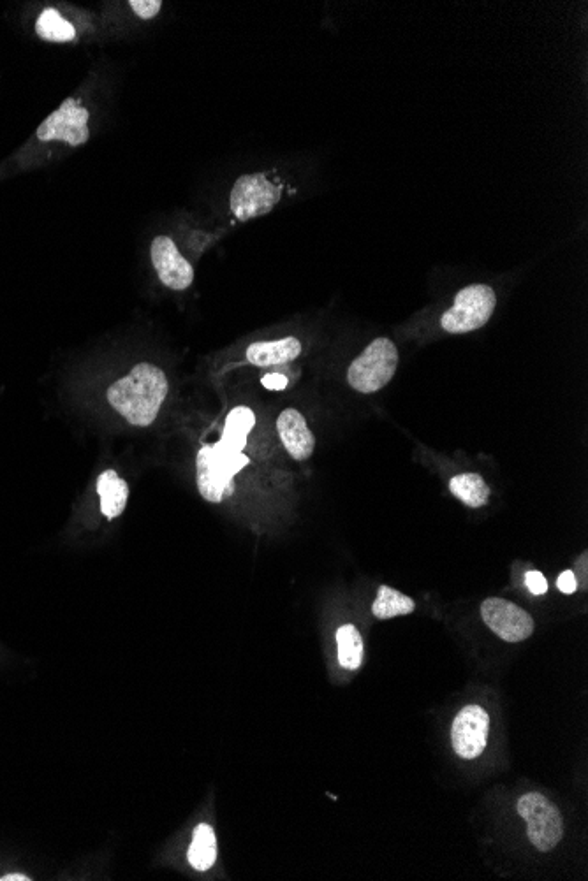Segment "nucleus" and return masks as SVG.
<instances>
[{"label":"nucleus","mask_w":588,"mask_h":881,"mask_svg":"<svg viewBox=\"0 0 588 881\" xmlns=\"http://www.w3.org/2000/svg\"><path fill=\"white\" fill-rule=\"evenodd\" d=\"M557 586H559V590L562 593L573 595L574 591L578 590V581H576V576H574L571 570H566V572L560 574Z\"/></svg>","instance_id":"obj_23"},{"label":"nucleus","mask_w":588,"mask_h":881,"mask_svg":"<svg viewBox=\"0 0 588 881\" xmlns=\"http://www.w3.org/2000/svg\"><path fill=\"white\" fill-rule=\"evenodd\" d=\"M449 489L460 502H464L471 509L483 507L490 498V488L479 474L455 475L449 481Z\"/></svg>","instance_id":"obj_16"},{"label":"nucleus","mask_w":588,"mask_h":881,"mask_svg":"<svg viewBox=\"0 0 588 881\" xmlns=\"http://www.w3.org/2000/svg\"><path fill=\"white\" fill-rule=\"evenodd\" d=\"M89 120V110L78 99H66L37 127L36 136L45 143L57 141L69 146L85 145L90 138Z\"/></svg>","instance_id":"obj_7"},{"label":"nucleus","mask_w":588,"mask_h":881,"mask_svg":"<svg viewBox=\"0 0 588 881\" xmlns=\"http://www.w3.org/2000/svg\"><path fill=\"white\" fill-rule=\"evenodd\" d=\"M36 34L50 43H69L76 37V29L57 9L48 8L36 20Z\"/></svg>","instance_id":"obj_18"},{"label":"nucleus","mask_w":588,"mask_h":881,"mask_svg":"<svg viewBox=\"0 0 588 881\" xmlns=\"http://www.w3.org/2000/svg\"><path fill=\"white\" fill-rule=\"evenodd\" d=\"M490 732V716L481 706H467L456 714L451 741L458 757L474 760L485 751Z\"/></svg>","instance_id":"obj_9"},{"label":"nucleus","mask_w":588,"mask_h":881,"mask_svg":"<svg viewBox=\"0 0 588 881\" xmlns=\"http://www.w3.org/2000/svg\"><path fill=\"white\" fill-rule=\"evenodd\" d=\"M397 368V345L390 338H375L349 366L347 382L358 393H377L390 384Z\"/></svg>","instance_id":"obj_3"},{"label":"nucleus","mask_w":588,"mask_h":881,"mask_svg":"<svg viewBox=\"0 0 588 881\" xmlns=\"http://www.w3.org/2000/svg\"><path fill=\"white\" fill-rule=\"evenodd\" d=\"M261 384H263L266 389H270V391H282V389H286L289 380H287L286 375H282V373H270V375H265V377L261 379Z\"/></svg>","instance_id":"obj_22"},{"label":"nucleus","mask_w":588,"mask_h":881,"mask_svg":"<svg viewBox=\"0 0 588 881\" xmlns=\"http://www.w3.org/2000/svg\"><path fill=\"white\" fill-rule=\"evenodd\" d=\"M525 584H527V588H529L532 595H544V593L548 591V581H546V577H544L541 572H537V570H530V572H527V576H525Z\"/></svg>","instance_id":"obj_21"},{"label":"nucleus","mask_w":588,"mask_h":881,"mask_svg":"<svg viewBox=\"0 0 588 881\" xmlns=\"http://www.w3.org/2000/svg\"><path fill=\"white\" fill-rule=\"evenodd\" d=\"M481 616L493 634L506 642L527 641L536 628L529 612L506 598H486L481 604Z\"/></svg>","instance_id":"obj_8"},{"label":"nucleus","mask_w":588,"mask_h":881,"mask_svg":"<svg viewBox=\"0 0 588 881\" xmlns=\"http://www.w3.org/2000/svg\"><path fill=\"white\" fill-rule=\"evenodd\" d=\"M129 6L141 20H152L161 13V0H131Z\"/></svg>","instance_id":"obj_20"},{"label":"nucleus","mask_w":588,"mask_h":881,"mask_svg":"<svg viewBox=\"0 0 588 881\" xmlns=\"http://www.w3.org/2000/svg\"><path fill=\"white\" fill-rule=\"evenodd\" d=\"M518 813L527 822V836L539 852H550L564 836V822L557 806L543 794L523 795Z\"/></svg>","instance_id":"obj_6"},{"label":"nucleus","mask_w":588,"mask_h":881,"mask_svg":"<svg viewBox=\"0 0 588 881\" xmlns=\"http://www.w3.org/2000/svg\"><path fill=\"white\" fill-rule=\"evenodd\" d=\"M497 296L490 285L474 284L464 287L455 296V303L444 312L441 328L451 335H464L483 328L492 319Z\"/></svg>","instance_id":"obj_4"},{"label":"nucleus","mask_w":588,"mask_h":881,"mask_svg":"<svg viewBox=\"0 0 588 881\" xmlns=\"http://www.w3.org/2000/svg\"><path fill=\"white\" fill-rule=\"evenodd\" d=\"M302 354V342L294 336H286L272 342H256L245 352L250 365L279 366L291 363Z\"/></svg>","instance_id":"obj_12"},{"label":"nucleus","mask_w":588,"mask_h":881,"mask_svg":"<svg viewBox=\"0 0 588 881\" xmlns=\"http://www.w3.org/2000/svg\"><path fill=\"white\" fill-rule=\"evenodd\" d=\"M97 495L101 498L103 516L113 521L124 514L129 502V484L115 470H104L97 479Z\"/></svg>","instance_id":"obj_13"},{"label":"nucleus","mask_w":588,"mask_h":881,"mask_svg":"<svg viewBox=\"0 0 588 881\" xmlns=\"http://www.w3.org/2000/svg\"><path fill=\"white\" fill-rule=\"evenodd\" d=\"M337 648H339V662L344 669H360L365 648L358 628L354 625L340 627L337 632Z\"/></svg>","instance_id":"obj_19"},{"label":"nucleus","mask_w":588,"mask_h":881,"mask_svg":"<svg viewBox=\"0 0 588 881\" xmlns=\"http://www.w3.org/2000/svg\"><path fill=\"white\" fill-rule=\"evenodd\" d=\"M187 859L196 871H208L217 860V838L214 829L208 823H199L194 829L192 843L187 852Z\"/></svg>","instance_id":"obj_15"},{"label":"nucleus","mask_w":588,"mask_h":881,"mask_svg":"<svg viewBox=\"0 0 588 881\" xmlns=\"http://www.w3.org/2000/svg\"><path fill=\"white\" fill-rule=\"evenodd\" d=\"M249 465L243 452L229 449L221 442L203 445L196 456V481L206 502L221 503L235 491V475Z\"/></svg>","instance_id":"obj_2"},{"label":"nucleus","mask_w":588,"mask_h":881,"mask_svg":"<svg viewBox=\"0 0 588 881\" xmlns=\"http://www.w3.org/2000/svg\"><path fill=\"white\" fill-rule=\"evenodd\" d=\"M170 393V380L159 366L140 363L108 387V401L125 421L136 428L155 423Z\"/></svg>","instance_id":"obj_1"},{"label":"nucleus","mask_w":588,"mask_h":881,"mask_svg":"<svg viewBox=\"0 0 588 881\" xmlns=\"http://www.w3.org/2000/svg\"><path fill=\"white\" fill-rule=\"evenodd\" d=\"M414 600L400 591L393 590L390 586H381L374 605L372 614L377 619H391L397 616H409L414 612Z\"/></svg>","instance_id":"obj_17"},{"label":"nucleus","mask_w":588,"mask_h":881,"mask_svg":"<svg viewBox=\"0 0 588 881\" xmlns=\"http://www.w3.org/2000/svg\"><path fill=\"white\" fill-rule=\"evenodd\" d=\"M280 440L291 458L305 461L314 454L316 437L296 408H286L277 419Z\"/></svg>","instance_id":"obj_11"},{"label":"nucleus","mask_w":588,"mask_h":881,"mask_svg":"<svg viewBox=\"0 0 588 881\" xmlns=\"http://www.w3.org/2000/svg\"><path fill=\"white\" fill-rule=\"evenodd\" d=\"M0 880H30L27 876H23V874H8V876H4V878H0Z\"/></svg>","instance_id":"obj_24"},{"label":"nucleus","mask_w":588,"mask_h":881,"mask_svg":"<svg viewBox=\"0 0 588 881\" xmlns=\"http://www.w3.org/2000/svg\"><path fill=\"white\" fill-rule=\"evenodd\" d=\"M282 197L280 183L265 173L243 175L236 180L229 194V210L240 222L258 219L272 212Z\"/></svg>","instance_id":"obj_5"},{"label":"nucleus","mask_w":588,"mask_h":881,"mask_svg":"<svg viewBox=\"0 0 588 881\" xmlns=\"http://www.w3.org/2000/svg\"><path fill=\"white\" fill-rule=\"evenodd\" d=\"M150 257L162 285H166L171 291H185L191 287L194 282V268L184 255L180 254V250L170 236L166 234L155 236L150 245Z\"/></svg>","instance_id":"obj_10"},{"label":"nucleus","mask_w":588,"mask_h":881,"mask_svg":"<svg viewBox=\"0 0 588 881\" xmlns=\"http://www.w3.org/2000/svg\"><path fill=\"white\" fill-rule=\"evenodd\" d=\"M256 426V414L249 407H236L229 412L224 431L219 442L236 452H243L247 445V437Z\"/></svg>","instance_id":"obj_14"}]
</instances>
